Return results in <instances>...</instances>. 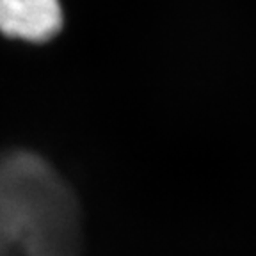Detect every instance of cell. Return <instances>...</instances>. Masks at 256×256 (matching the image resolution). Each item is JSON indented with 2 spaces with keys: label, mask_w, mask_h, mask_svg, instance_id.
I'll use <instances>...</instances> for the list:
<instances>
[{
  "label": "cell",
  "mask_w": 256,
  "mask_h": 256,
  "mask_svg": "<svg viewBox=\"0 0 256 256\" xmlns=\"http://www.w3.org/2000/svg\"><path fill=\"white\" fill-rule=\"evenodd\" d=\"M62 27L59 0H0V32L9 38L44 43Z\"/></svg>",
  "instance_id": "1"
}]
</instances>
